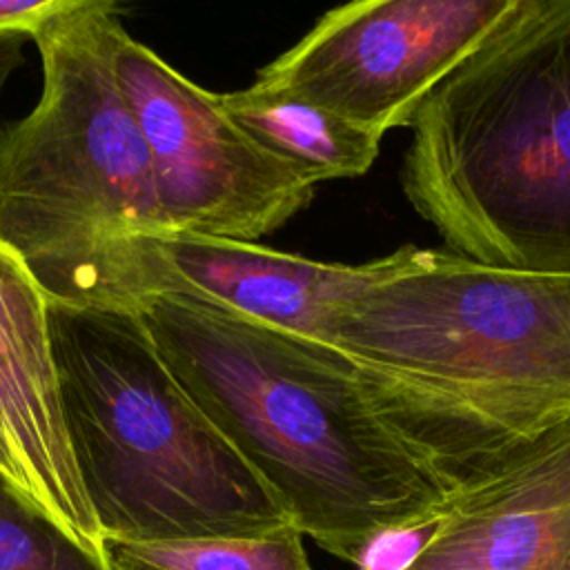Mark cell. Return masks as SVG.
I'll return each mask as SVG.
<instances>
[{
    "label": "cell",
    "mask_w": 570,
    "mask_h": 570,
    "mask_svg": "<svg viewBox=\"0 0 570 570\" xmlns=\"http://www.w3.org/2000/svg\"><path fill=\"white\" fill-rule=\"evenodd\" d=\"M129 307L289 523L356 566L381 537L441 510L481 463L559 412H508L425 390L185 296Z\"/></svg>",
    "instance_id": "6da1fadb"
},
{
    "label": "cell",
    "mask_w": 570,
    "mask_h": 570,
    "mask_svg": "<svg viewBox=\"0 0 570 570\" xmlns=\"http://www.w3.org/2000/svg\"><path fill=\"white\" fill-rule=\"evenodd\" d=\"M410 129L401 185L448 252L570 272V0H514Z\"/></svg>",
    "instance_id": "7a4b0ae2"
},
{
    "label": "cell",
    "mask_w": 570,
    "mask_h": 570,
    "mask_svg": "<svg viewBox=\"0 0 570 570\" xmlns=\"http://www.w3.org/2000/svg\"><path fill=\"white\" fill-rule=\"evenodd\" d=\"M49 323L71 452L105 543L263 537L292 525L134 307L49 296Z\"/></svg>",
    "instance_id": "3957f363"
},
{
    "label": "cell",
    "mask_w": 570,
    "mask_h": 570,
    "mask_svg": "<svg viewBox=\"0 0 570 570\" xmlns=\"http://www.w3.org/2000/svg\"><path fill=\"white\" fill-rule=\"evenodd\" d=\"M122 29L105 0H73L42 24L40 98L0 129V243L45 292L120 240L165 234L149 149L116 76Z\"/></svg>",
    "instance_id": "277c9868"
},
{
    "label": "cell",
    "mask_w": 570,
    "mask_h": 570,
    "mask_svg": "<svg viewBox=\"0 0 570 570\" xmlns=\"http://www.w3.org/2000/svg\"><path fill=\"white\" fill-rule=\"evenodd\" d=\"M330 345L476 405L570 407V272L405 245L361 265Z\"/></svg>",
    "instance_id": "5b68a950"
},
{
    "label": "cell",
    "mask_w": 570,
    "mask_h": 570,
    "mask_svg": "<svg viewBox=\"0 0 570 570\" xmlns=\"http://www.w3.org/2000/svg\"><path fill=\"white\" fill-rule=\"evenodd\" d=\"M116 76L149 149L165 234L256 243L312 203L316 185L254 142L218 94L125 29Z\"/></svg>",
    "instance_id": "8992f818"
},
{
    "label": "cell",
    "mask_w": 570,
    "mask_h": 570,
    "mask_svg": "<svg viewBox=\"0 0 570 570\" xmlns=\"http://www.w3.org/2000/svg\"><path fill=\"white\" fill-rule=\"evenodd\" d=\"M514 0H358L325 11L254 82L383 138L490 36Z\"/></svg>",
    "instance_id": "52a82bcc"
},
{
    "label": "cell",
    "mask_w": 570,
    "mask_h": 570,
    "mask_svg": "<svg viewBox=\"0 0 570 570\" xmlns=\"http://www.w3.org/2000/svg\"><path fill=\"white\" fill-rule=\"evenodd\" d=\"M405 570H570V407L468 474Z\"/></svg>",
    "instance_id": "ba28073f"
},
{
    "label": "cell",
    "mask_w": 570,
    "mask_h": 570,
    "mask_svg": "<svg viewBox=\"0 0 570 570\" xmlns=\"http://www.w3.org/2000/svg\"><path fill=\"white\" fill-rule=\"evenodd\" d=\"M0 470L85 541L105 546L62 414L49 294L29 265L2 243Z\"/></svg>",
    "instance_id": "9c48e42d"
},
{
    "label": "cell",
    "mask_w": 570,
    "mask_h": 570,
    "mask_svg": "<svg viewBox=\"0 0 570 570\" xmlns=\"http://www.w3.org/2000/svg\"><path fill=\"white\" fill-rule=\"evenodd\" d=\"M218 98L225 114L254 142L312 185L361 176L379 156L383 138L376 134L258 82Z\"/></svg>",
    "instance_id": "30bf717a"
},
{
    "label": "cell",
    "mask_w": 570,
    "mask_h": 570,
    "mask_svg": "<svg viewBox=\"0 0 570 570\" xmlns=\"http://www.w3.org/2000/svg\"><path fill=\"white\" fill-rule=\"evenodd\" d=\"M105 550L111 570H312L294 525L263 537L107 541Z\"/></svg>",
    "instance_id": "8fae6325"
},
{
    "label": "cell",
    "mask_w": 570,
    "mask_h": 570,
    "mask_svg": "<svg viewBox=\"0 0 570 570\" xmlns=\"http://www.w3.org/2000/svg\"><path fill=\"white\" fill-rule=\"evenodd\" d=\"M0 570H111L94 546L29 499L0 470Z\"/></svg>",
    "instance_id": "7c38bea8"
},
{
    "label": "cell",
    "mask_w": 570,
    "mask_h": 570,
    "mask_svg": "<svg viewBox=\"0 0 570 570\" xmlns=\"http://www.w3.org/2000/svg\"><path fill=\"white\" fill-rule=\"evenodd\" d=\"M73 0H0V31H24L31 38Z\"/></svg>",
    "instance_id": "4fadbf2b"
},
{
    "label": "cell",
    "mask_w": 570,
    "mask_h": 570,
    "mask_svg": "<svg viewBox=\"0 0 570 570\" xmlns=\"http://www.w3.org/2000/svg\"><path fill=\"white\" fill-rule=\"evenodd\" d=\"M33 40L24 31H0V91L9 76L22 65L24 60V42Z\"/></svg>",
    "instance_id": "5bb4252c"
}]
</instances>
